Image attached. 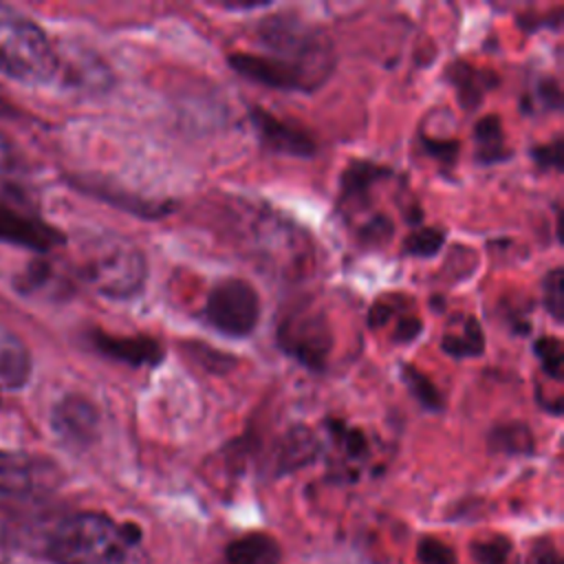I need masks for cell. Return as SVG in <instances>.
Masks as SVG:
<instances>
[{
    "label": "cell",
    "mask_w": 564,
    "mask_h": 564,
    "mask_svg": "<svg viewBox=\"0 0 564 564\" xmlns=\"http://www.w3.org/2000/svg\"><path fill=\"white\" fill-rule=\"evenodd\" d=\"M59 57L46 31L15 7L0 4V73L20 84H46Z\"/></svg>",
    "instance_id": "3957f363"
},
{
    "label": "cell",
    "mask_w": 564,
    "mask_h": 564,
    "mask_svg": "<svg viewBox=\"0 0 564 564\" xmlns=\"http://www.w3.org/2000/svg\"><path fill=\"white\" fill-rule=\"evenodd\" d=\"M423 145L432 156H436L441 161H454L456 150H458L456 141H438V139H430V137H423Z\"/></svg>",
    "instance_id": "83f0119b"
},
{
    "label": "cell",
    "mask_w": 564,
    "mask_h": 564,
    "mask_svg": "<svg viewBox=\"0 0 564 564\" xmlns=\"http://www.w3.org/2000/svg\"><path fill=\"white\" fill-rule=\"evenodd\" d=\"M326 430L335 445L339 469H344L348 478H355L359 465L370 456L368 436L359 427H348L344 421H328Z\"/></svg>",
    "instance_id": "7c38bea8"
},
{
    "label": "cell",
    "mask_w": 564,
    "mask_h": 564,
    "mask_svg": "<svg viewBox=\"0 0 564 564\" xmlns=\"http://www.w3.org/2000/svg\"><path fill=\"white\" fill-rule=\"evenodd\" d=\"M57 480V469L37 456L0 449V496H26Z\"/></svg>",
    "instance_id": "52a82bcc"
},
{
    "label": "cell",
    "mask_w": 564,
    "mask_h": 564,
    "mask_svg": "<svg viewBox=\"0 0 564 564\" xmlns=\"http://www.w3.org/2000/svg\"><path fill=\"white\" fill-rule=\"evenodd\" d=\"M258 35L267 53H234V70L275 90H315L335 68L328 35L293 13H275L260 22Z\"/></svg>",
    "instance_id": "6da1fadb"
},
{
    "label": "cell",
    "mask_w": 564,
    "mask_h": 564,
    "mask_svg": "<svg viewBox=\"0 0 564 564\" xmlns=\"http://www.w3.org/2000/svg\"><path fill=\"white\" fill-rule=\"evenodd\" d=\"M53 430L62 441L84 447L97 436L99 412L84 397H64L53 410Z\"/></svg>",
    "instance_id": "9c48e42d"
},
{
    "label": "cell",
    "mask_w": 564,
    "mask_h": 564,
    "mask_svg": "<svg viewBox=\"0 0 564 564\" xmlns=\"http://www.w3.org/2000/svg\"><path fill=\"white\" fill-rule=\"evenodd\" d=\"M0 240L20 247L48 251L64 242V234L35 216L20 214L0 200Z\"/></svg>",
    "instance_id": "30bf717a"
},
{
    "label": "cell",
    "mask_w": 564,
    "mask_h": 564,
    "mask_svg": "<svg viewBox=\"0 0 564 564\" xmlns=\"http://www.w3.org/2000/svg\"><path fill=\"white\" fill-rule=\"evenodd\" d=\"M280 348L311 370H324L333 348V330L326 315L313 302H300L278 322Z\"/></svg>",
    "instance_id": "5b68a950"
},
{
    "label": "cell",
    "mask_w": 564,
    "mask_h": 564,
    "mask_svg": "<svg viewBox=\"0 0 564 564\" xmlns=\"http://www.w3.org/2000/svg\"><path fill=\"white\" fill-rule=\"evenodd\" d=\"M280 544L267 533H249L227 544L225 564H280Z\"/></svg>",
    "instance_id": "5bb4252c"
},
{
    "label": "cell",
    "mask_w": 564,
    "mask_h": 564,
    "mask_svg": "<svg viewBox=\"0 0 564 564\" xmlns=\"http://www.w3.org/2000/svg\"><path fill=\"white\" fill-rule=\"evenodd\" d=\"M148 275L145 256L128 240H106L93 247L84 262L86 282L101 295L115 300L134 297Z\"/></svg>",
    "instance_id": "277c9868"
},
{
    "label": "cell",
    "mask_w": 564,
    "mask_h": 564,
    "mask_svg": "<svg viewBox=\"0 0 564 564\" xmlns=\"http://www.w3.org/2000/svg\"><path fill=\"white\" fill-rule=\"evenodd\" d=\"M416 557L421 564H458L454 549L436 538H423L416 546Z\"/></svg>",
    "instance_id": "d4e9b609"
},
{
    "label": "cell",
    "mask_w": 564,
    "mask_h": 564,
    "mask_svg": "<svg viewBox=\"0 0 564 564\" xmlns=\"http://www.w3.org/2000/svg\"><path fill=\"white\" fill-rule=\"evenodd\" d=\"M538 95H540V99H542V104L546 106V108H560V104H562V93H560V84L555 82V79H542L540 84H538Z\"/></svg>",
    "instance_id": "f1b7e54d"
},
{
    "label": "cell",
    "mask_w": 564,
    "mask_h": 564,
    "mask_svg": "<svg viewBox=\"0 0 564 564\" xmlns=\"http://www.w3.org/2000/svg\"><path fill=\"white\" fill-rule=\"evenodd\" d=\"M445 242V231L438 227H419L414 229L403 245V251L414 258H432Z\"/></svg>",
    "instance_id": "7402d4cb"
},
{
    "label": "cell",
    "mask_w": 564,
    "mask_h": 564,
    "mask_svg": "<svg viewBox=\"0 0 564 564\" xmlns=\"http://www.w3.org/2000/svg\"><path fill=\"white\" fill-rule=\"evenodd\" d=\"M544 306L555 322H562V317H564V273L560 267H555L544 278Z\"/></svg>",
    "instance_id": "cb8c5ba5"
},
{
    "label": "cell",
    "mask_w": 564,
    "mask_h": 564,
    "mask_svg": "<svg viewBox=\"0 0 564 564\" xmlns=\"http://www.w3.org/2000/svg\"><path fill=\"white\" fill-rule=\"evenodd\" d=\"M0 564H9V557H7V551L2 544H0Z\"/></svg>",
    "instance_id": "4dcf8cb0"
},
{
    "label": "cell",
    "mask_w": 564,
    "mask_h": 564,
    "mask_svg": "<svg viewBox=\"0 0 564 564\" xmlns=\"http://www.w3.org/2000/svg\"><path fill=\"white\" fill-rule=\"evenodd\" d=\"M447 79L456 88V95L465 108H474L482 95L494 86V77L465 62H456L447 68Z\"/></svg>",
    "instance_id": "9a60e30c"
},
{
    "label": "cell",
    "mask_w": 564,
    "mask_h": 564,
    "mask_svg": "<svg viewBox=\"0 0 564 564\" xmlns=\"http://www.w3.org/2000/svg\"><path fill=\"white\" fill-rule=\"evenodd\" d=\"M533 161L542 167H553V170H560L562 167V141L555 139L553 143L549 145H538L533 148Z\"/></svg>",
    "instance_id": "4316f807"
},
{
    "label": "cell",
    "mask_w": 564,
    "mask_h": 564,
    "mask_svg": "<svg viewBox=\"0 0 564 564\" xmlns=\"http://www.w3.org/2000/svg\"><path fill=\"white\" fill-rule=\"evenodd\" d=\"M93 341L97 350L110 359L123 361L128 366L141 368V366H159L165 357L163 346L159 339L148 337V335H137V337H115L108 333H95Z\"/></svg>",
    "instance_id": "8fae6325"
},
{
    "label": "cell",
    "mask_w": 564,
    "mask_h": 564,
    "mask_svg": "<svg viewBox=\"0 0 564 564\" xmlns=\"http://www.w3.org/2000/svg\"><path fill=\"white\" fill-rule=\"evenodd\" d=\"M205 317L225 335L247 337L260 319V295L247 280L225 278L209 291Z\"/></svg>",
    "instance_id": "8992f818"
},
{
    "label": "cell",
    "mask_w": 564,
    "mask_h": 564,
    "mask_svg": "<svg viewBox=\"0 0 564 564\" xmlns=\"http://www.w3.org/2000/svg\"><path fill=\"white\" fill-rule=\"evenodd\" d=\"M535 562H538V564H562V557H560V553H557V549H555V546L546 544V546L538 549V553H535Z\"/></svg>",
    "instance_id": "f546056e"
},
{
    "label": "cell",
    "mask_w": 564,
    "mask_h": 564,
    "mask_svg": "<svg viewBox=\"0 0 564 564\" xmlns=\"http://www.w3.org/2000/svg\"><path fill=\"white\" fill-rule=\"evenodd\" d=\"M533 350L538 355V359L542 361V368L549 377H553L555 381H562V364H564V350H562V341L555 337H540L533 344Z\"/></svg>",
    "instance_id": "603a6c76"
},
{
    "label": "cell",
    "mask_w": 564,
    "mask_h": 564,
    "mask_svg": "<svg viewBox=\"0 0 564 564\" xmlns=\"http://www.w3.org/2000/svg\"><path fill=\"white\" fill-rule=\"evenodd\" d=\"M317 454V438L308 427H293L282 436L273 454V471L286 474L311 463Z\"/></svg>",
    "instance_id": "4fadbf2b"
},
{
    "label": "cell",
    "mask_w": 564,
    "mask_h": 564,
    "mask_svg": "<svg viewBox=\"0 0 564 564\" xmlns=\"http://www.w3.org/2000/svg\"><path fill=\"white\" fill-rule=\"evenodd\" d=\"M31 359L26 348L11 335H0V379L11 386L20 388L29 379Z\"/></svg>",
    "instance_id": "ac0fdd59"
},
{
    "label": "cell",
    "mask_w": 564,
    "mask_h": 564,
    "mask_svg": "<svg viewBox=\"0 0 564 564\" xmlns=\"http://www.w3.org/2000/svg\"><path fill=\"white\" fill-rule=\"evenodd\" d=\"M401 377L405 381V386L410 388L412 397L425 408V410H432V412H438L443 408V401H441V394L436 390V386L427 379V375L419 372L412 364H403L401 366Z\"/></svg>",
    "instance_id": "ffe728a7"
},
{
    "label": "cell",
    "mask_w": 564,
    "mask_h": 564,
    "mask_svg": "<svg viewBox=\"0 0 564 564\" xmlns=\"http://www.w3.org/2000/svg\"><path fill=\"white\" fill-rule=\"evenodd\" d=\"M22 165V159L7 134L0 132V178L13 176Z\"/></svg>",
    "instance_id": "484cf974"
},
{
    "label": "cell",
    "mask_w": 564,
    "mask_h": 564,
    "mask_svg": "<svg viewBox=\"0 0 564 564\" xmlns=\"http://www.w3.org/2000/svg\"><path fill=\"white\" fill-rule=\"evenodd\" d=\"M251 123L262 141L264 148H269L275 154H289V156H313L317 145L315 139L300 126H293L284 119H278L275 115L251 108Z\"/></svg>",
    "instance_id": "ba28073f"
},
{
    "label": "cell",
    "mask_w": 564,
    "mask_h": 564,
    "mask_svg": "<svg viewBox=\"0 0 564 564\" xmlns=\"http://www.w3.org/2000/svg\"><path fill=\"white\" fill-rule=\"evenodd\" d=\"M474 139H476V159L480 163H496L511 156V150L505 143L500 119L494 115L480 117L474 126Z\"/></svg>",
    "instance_id": "e0dca14e"
},
{
    "label": "cell",
    "mask_w": 564,
    "mask_h": 564,
    "mask_svg": "<svg viewBox=\"0 0 564 564\" xmlns=\"http://www.w3.org/2000/svg\"><path fill=\"white\" fill-rule=\"evenodd\" d=\"M46 553L57 564H150L141 529L97 511L62 518L46 538Z\"/></svg>",
    "instance_id": "7a4b0ae2"
},
{
    "label": "cell",
    "mask_w": 564,
    "mask_h": 564,
    "mask_svg": "<svg viewBox=\"0 0 564 564\" xmlns=\"http://www.w3.org/2000/svg\"><path fill=\"white\" fill-rule=\"evenodd\" d=\"M478 564H513V544L505 535H491L471 544Z\"/></svg>",
    "instance_id": "44dd1931"
},
{
    "label": "cell",
    "mask_w": 564,
    "mask_h": 564,
    "mask_svg": "<svg viewBox=\"0 0 564 564\" xmlns=\"http://www.w3.org/2000/svg\"><path fill=\"white\" fill-rule=\"evenodd\" d=\"M441 348L452 357H478L485 350V335L476 317L465 315L449 328L441 341Z\"/></svg>",
    "instance_id": "2e32d148"
},
{
    "label": "cell",
    "mask_w": 564,
    "mask_h": 564,
    "mask_svg": "<svg viewBox=\"0 0 564 564\" xmlns=\"http://www.w3.org/2000/svg\"><path fill=\"white\" fill-rule=\"evenodd\" d=\"M489 445L494 452L502 454H531L533 434L524 423H505L491 430Z\"/></svg>",
    "instance_id": "d6986e66"
}]
</instances>
